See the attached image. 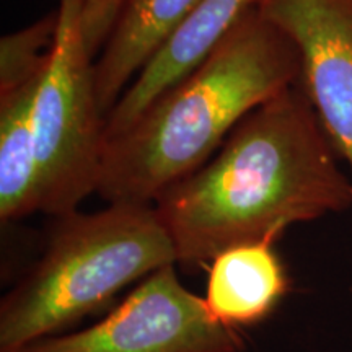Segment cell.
Here are the masks:
<instances>
[{"label":"cell","instance_id":"6da1fadb","mask_svg":"<svg viewBox=\"0 0 352 352\" xmlns=\"http://www.w3.org/2000/svg\"><path fill=\"white\" fill-rule=\"evenodd\" d=\"M176 264L196 270L228 248L274 241L290 226L352 208V179L314 107L292 85L254 108L201 168L158 197Z\"/></svg>","mask_w":352,"mask_h":352},{"label":"cell","instance_id":"7a4b0ae2","mask_svg":"<svg viewBox=\"0 0 352 352\" xmlns=\"http://www.w3.org/2000/svg\"><path fill=\"white\" fill-rule=\"evenodd\" d=\"M298 77L296 44L252 8L195 69L107 139L95 195L108 204H155L201 168L246 114Z\"/></svg>","mask_w":352,"mask_h":352},{"label":"cell","instance_id":"3957f363","mask_svg":"<svg viewBox=\"0 0 352 352\" xmlns=\"http://www.w3.org/2000/svg\"><path fill=\"white\" fill-rule=\"evenodd\" d=\"M52 219L43 254L0 302V352L63 334L127 285L176 264L153 204L114 202Z\"/></svg>","mask_w":352,"mask_h":352},{"label":"cell","instance_id":"277c9868","mask_svg":"<svg viewBox=\"0 0 352 352\" xmlns=\"http://www.w3.org/2000/svg\"><path fill=\"white\" fill-rule=\"evenodd\" d=\"M41 212L77 210L95 195L107 142V114L95 85V56L83 33L82 0H59L57 32L34 98Z\"/></svg>","mask_w":352,"mask_h":352},{"label":"cell","instance_id":"5b68a950","mask_svg":"<svg viewBox=\"0 0 352 352\" xmlns=\"http://www.w3.org/2000/svg\"><path fill=\"white\" fill-rule=\"evenodd\" d=\"M162 267L98 323L44 338L16 352H241L236 329L212 316L204 298Z\"/></svg>","mask_w":352,"mask_h":352},{"label":"cell","instance_id":"8992f818","mask_svg":"<svg viewBox=\"0 0 352 352\" xmlns=\"http://www.w3.org/2000/svg\"><path fill=\"white\" fill-rule=\"evenodd\" d=\"M292 39L302 88L352 179V0H258Z\"/></svg>","mask_w":352,"mask_h":352},{"label":"cell","instance_id":"52a82bcc","mask_svg":"<svg viewBox=\"0 0 352 352\" xmlns=\"http://www.w3.org/2000/svg\"><path fill=\"white\" fill-rule=\"evenodd\" d=\"M258 0H202L188 20L132 80L107 116V139L121 132L162 91L186 76L214 50Z\"/></svg>","mask_w":352,"mask_h":352},{"label":"cell","instance_id":"ba28073f","mask_svg":"<svg viewBox=\"0 0 352 352\" xmlns=\"http://www.w3.org/2000/svg\"><path fill=\"white\" fill-rule=\"evenodd\" d=\"M202 0H126L95 59L96 96L111 111L145 64L173 36Z\"/></svg>","mask_w":352,"mask_h":352},{"label":"cell","instance_id":"9c48e42d","mask_svg":"<svg viewBox=\"0 0 352 352\" xmlns=\"http://www.w3.org/2000/svg\"><path fill=\"white\" fill-rule=\"evenodd\" d=\"M289 279L272 243L228 248L209 264L206 305L217 321L239 329L267 318L283 300Z\"/></svg>","mask_w":352,"mask_h":352},{"label":"cell","instance_id":"30bf717a","mask_svg":"<svg viewBox=\"0 0 352 352\" xmlns=\"http://www.w3.org/2000/svg\"><path fill=\"white\" fill-rule=\"evenodd\" d=\"M41 76L12 94L0 96L2 223H12L41 212V173L33 120L34 98Z\"/></svg>","mask_w":352,"mask_h":352},{"label":"cell","instance_id":"8fae6325","mask_svg":"<svg viewBox=\"0 0 352 352\" xmlns=\"http://www.w3.org/2000/svg\"><path fill=\"white\" fill-rule=\"evenodd\" d=\"M57 8L0 39V96L36 80L46 69L56 39Z\"/></svg>","mask_w":352,"mask_h":352},{"label":"cell","instance_id":"7c38bea8","mask_svg":"<svg viewBox=\"0 0 352 352\" xmlns=\"http://www.w3.org/2000/svg\"><path fill=\"white\" fill-rule=\"evenodd\" d=\"M126 0H82L83 33L95 59L111 34Z\"/></svg>","mask_w":352,"mask_h":352}]
</instances>
